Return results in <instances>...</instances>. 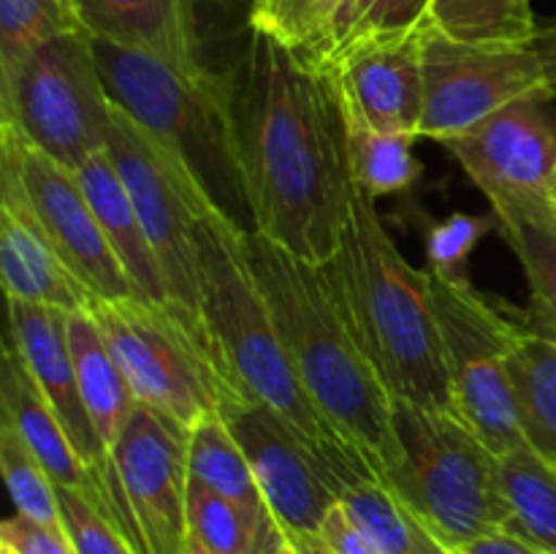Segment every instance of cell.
Returning a JSON list of instances; mask_svg holds the SVG:
<instances>
[{"label": "cell", "instance_id": "cell-1", "mask_svg": "<svg viewBox=\"0 0 556 554\" xmlns=\"http://www.w3.org/2000/svg\"><path fill=\"white\" fill-rule=\"evenodd\" d=\"M228 76L253 231L309 264H329L356 190L334 74L326 60L250 27Z\"/></svg>", "mask_w": 556, "mask_h": 554}, {"label": "cell", "instance_id": "cell-2", "mask_svg": "<svg viewBox=\"0 0 556 554\" xmlns=\"http://www.w3.org/2000/svg\"><path fill=\"white\" fill-rule=\"evenodd\" d=\"M250 261L299 383L331 432L380 481L396 459L394 396L364 353L331 264H309L261 234Z\"/></svg>", "mask_w": 556, "mask_h": 554}, {"label": "cell", "instance_id": "cell-3", "mask_svg": "<svg viewBox=\"0 0 556 554\" xmlns=\"http://www.w3.org/2000/svg\"><path fill=\"white\" fill-rule=\"evenodd\" d=\"M329 264L353 331L391 396L454 411L429 272L402 255L362 188L353 190L342 248Z\"/></svg>", "mask_w": 556, "mask_h": 554}, {"label": "cell", "instance_id": "cell-4", "mask_svg": "<svg viewBox=\"0 0 556 554\" xmlns=\"http://www.w3.org/2000/svg\"><path fill=\"white\" fill-rule=\"evenodd\" d=\"M248 234L220 210L199 226L201 307L223 375L244 394L280 413L324 459L348 478H378L320 418L299 383L269 302L250 261Z\"/></svg>", "mask_w": 556, "mask_h": 554}, {"label": "cell", "instance_id": "cell-5", "mask_svg": "<svg viewBox=\"0 0 556 554\" xmlns=\"http://www.w3.org/2000/svg\"><path fill=\"white\" fill-rule=\"evenodd\" d=\"M92 49L109 98L193 174L228 221L253 231L231 76L177 68L98 38Z\"/></svg>", "mask_w": 556, "mask_h": 554}, {"label": "cell", "instance_id": "cell-6", "mask_svg": "<svg viewBox=\"0 0 556 554\" xmlns=\"http://www.w3.org/2000/svg\"><path fill=\"white\" fill-rule=\"evenodd\" d=\"M394 432L396 459L386 483L451 549L505 530L500 456L459 413L394 400Z\"/></svg>", "mask_w": 556, "mask_h": 554}, {"label": "cell", "instance_id": "cell-7", "mask_svg": "<svg viewBox=\"0 0 556 554\" xmlns=\"http://www.w3.org/2000/svg\"><path fill=\"white\" fill-rule=\"evenodd\" d=\"M106 150L161 261L179 320L215 356L201 307L199 226L201 217L217 206L195 182L193 174L117 103L112 109V134Z\"/></svg>", "mask_w": 556, "mask_h": 554}, {"label": "cell", "instance_id": "cell-8", "mask_svg": "<svg viewBox=\"0 0 556 554\" xmlns=\"http://www.w3.org/2000/svg\"><path fill=\"white\" fill-rule=\"evenodd\" d=\"M112 109L87 30L43 43L0 79V123L71 172L106 152Z\"/></svg>", "mask_w": 556, "mask_h": 554}, {"label": "cell", "instance_id": "cell-9", "mask_svg": "<svg viewBox=\"0 0 556 554\" xmlns=\"http://www.w3.org/2000/svg\"><path fill=\"white\" fill-rule=\"evenodd\" d=\"M429 280L454 411L494 454H508L525 443L508 362L527 320L478 291L472 280L438 275H429Z\"/></svg>", "mask_w": 556, "mask_h": 554}, {"label": "cell", "instance_id": "cell-10", "mask_svg": "<svg viewBox=\"0 0 556 554\" xmlns=\"http://www.w3.org/2000/svg\"><path fill=\"white\" fill-rule=\"evenodd\" d=\"M87 307L96 315L134 400L188 432L201 416L217 411L223 391L237 389L223 378L215 356L168 310L139 297L114 302L92 299Z\"/></svg>", "mask_w": 556, "mask_h": 554}, {"label": "cell", "instance_id": "cell-11", "mask_svg": "<svg viewBox=\"0 0 556 554\" xmlns=\"http://www.w3.org/2000/svg\"><path fill=\"white\" fill-rule=\"evenodd\" d=\"M0 179L20 190L33 221L92 299L136 297L117 253L109 244L79 174L33 147L9 123H0Z\"/></svg>", "mask_w": 556, "mask_h": 554}, {"label": "cell", "instance_id": "cell-12", "mask_svg": "<svg viewBox=\"0 0 556 554\" xmlns=\"http://www.w3.org/2000/svg\"><path fill=\"white\" fill-rule=\"evenodd\" d=\"M546 87L532 43H467L424 27V117L418 139L467 134L516 98Z\"/></svg>", "mask_w": 556, "mask_h": 554}, {"label": "cell", "instance_id": "cell-13", "mask_svg": "<svg viewBox=\"0 0 556 554\" xmlns=\"http://www.w3.org/2000/svg\"><path fill=\"white\" fill-rule=\"evenodd\" d=\"M65 320H68L65 310L9 299L11 342L25 358L33 380L43 391L52 411L58 413L71 445H74L76 456L85 467V498L128 538L136 552L144 554V543H141L134 514H130L123 487H119L117 470H114L112 451L103 443L101 432H98L96 421H92L90 411L81 400Z\"/></svg>", "mask_w": 556, "mask_h": 554}, {"label": "cell", "instance_id": "cell-14", "mask_svg": "<svg viewBox=\"0 0 556 554\" xmlns=\"http://www.w3.org/2000/svg\"><path fill=\"white\" fill-rule=\"evenodd\" d=\"M217 411L242 445L266 508L286 532L318 536L331 505L353 478L318 454L280 413L239 389H226Z\"/></svg>", "mask_w": 556, "mask_h": 554}, {"label": "cell", "instance_id": "cell-15", "mask_svg": "<svg viewBox=\"0 0 556 554\" xmlns=\"http://www.w3.org/2000/svg\"><path fill=\"white\" fill-rule=\"evenodd\" d=\"M112 459L144 554H182L188 541V429L136 402L114 440Z\"/></svg>", "mask_w": 556, "mask_h": 554}, {"label": "cell", "instance_id": "cell-16", "mask_svg": "<svg viewBox=\"0 0 556 554\" xmlns=\"http://www.w3.org/2000/svg\"><path fill=\"white\" fill-rule=\"evenodd\" d=\"M445 147L489 204L546 193L556 172L554 96L541 87L516 98Z\"/></svg>", "mask_w": 556, "mask_h": 554}, {"label": "cell", "instance_id": "cell-17", "mask_svg": "<svg viewBox=\"0 0 556 554\" xmlns=\"http://www.w3.org/2000/svg\"><path fill=\"white\" fill-rule=\"evenodd\" d=\"M424 27L372 33L331 49L326 65L348 123L418 139L424 117Z\"/></svg>", "mask_w": 556, "mask_h": 554}, {"label": "cell", "instance_id": "cell-18", "mask_svg": "<svg viewBox=\"0 0 556 554\" xmlns=\"http://www.w3.org/2000/svg\"><path fill=\"white\" fill-rule=\"evenodd\" d=\"M0 280L5 297L14 302L65 313L90 304V293L33 221L20 190L9 179H0Z\"/></svg>", "mask_w": 556, "mask_h": 554}, {"label": "cell", "instance_id": "cell-19", "mask_svg": "<svg viewBox=\"0 0 556 554\" xmlns=\"http://www.w3.org/2000/svg\"><path fill=\"white\" fill-rule=\"evenodd\" d=\"M98 41L134 49L177 68H201L195 0H74Z\"/></svg>", "mask_w": 556, "mask_h": 554}, {"label": "cell", "instance_id": "cell-20", "mask_svg": "<svg viewBox=\"0 0 556 554\" xmlns=\"http://www.w3.org/2000/svg\"><path fill=\"white\" fill-rule=\"evenodd\" d=\"M76 174H79L87 201L96 210L98 223H101L112 250L117 253L136 297L141 302L157 304V307L177 315L174 299L168 293V282L163 277L161 261H157L155 250H152L150 239H147L144 226H141L139 215H136L134 201H130L128 190H125L123 179H119L117 166H114L109 150L92 155Z\"/></svg>", "mask_w": 556, "mask_h": 554}, {"label": "cell", "instance_id": "cell-21", "mask_svg": "<svg viewBox=\"0 0 556 554\" xmlns=\"http://www.w3.org/2000/svg\"><path fill=\"white\" fill-rule=\"evenodd\" d=\"M494 226L514 248L530 286L527 326L556 340V206L546 193L492 204Z\"/></svg>", "mask_w": 556, "mask_h": 554}, {"label": "cell", "instance_id": "cell-22", "mask_svg": "<svg viewBox=\"0 0 556 554\" xmlns=\"http://www.w3.org/2000/svg\"><path fill=\"white\" fill-rule=\"evenodd\" d=\"M0 405H3V421H9L20 432V438L30 445L52 481L58 487H76L85 492V467H81L58 413L38 389L25 358L20 356L11 340L5 342L3 367H0Z\"/></svg>", "mask_w": 556, "mask_h": 554}, {"label": "cell", "instance_id": "cell-23", "mask_svg": "<svg viewBox=\"0 0 556 554\" xmlns=\"http://www.w3.org/2000/svg\"><path fill=\"white\" fill-rule=\"evenodd\" d=\"M65 331H68V345L71 356H74L81 400H85L103 443L112 451L119 429L125 427L130 411L136 407V400L90 307L68 313Z\"/></svg>", "mask_w": 556, "mask_h": 554}, {"label": "cell", "instance_id": "cell-24", "mask_svg": "<svg viewBox=\"0 0 556 554\" xmlns=\"http://www.w3.org/2000/svg\"><path fill=\"white\" fill-rule=\"evenodd\" d=\"M508 369L525 443L556 465V340L525 324Z\"/></svg>", "mask_w": 556, "mask_h": 554}, {"label": "cell", "instance_id": "cell-25", "mask_svg": "<svg viewBox=\"0 0 556 554\" xmlns=\"http://www.w3.org/2000/svg\"><path fill=\"white\" fill-rule=\"evenodd\" d=\"M500 489L508 505L505 530L556 554V465L527 443L500 456Z\"/></svg>", "mask_w": 556, "mask_h": 554}, {"label": "cell", "instance_id": "cell-26", "mask_svg": "<svg viewBox=\"0 0 556 554\" xmlns=\"http://www.w3.org/2000/svg\"><path fill=\"white\" fill-rule=\"evenodd\" d=\"M340 505L383 554H454V549L380 478L348 483Z\"/></svg>", "mask_w": 556, "mask_h": 554}, {"label": "cell", "instance_id": "cell-27", "mask_svg": "<svg viewBox=\"0 0 556 554\" xmlns=\"http://www.w3.org/2000/svg\"><path fill=\"white\" fill-rule=\"evenodd\" d=\"M188 473L190 481L212 489L228 500L250 505V508H266L250 462L242 445L228 429L220 411L201 416L188 432Z\"/></svg>", "mask_w": 556, "mask_h": 554}, {"label": "cell", "instance_id": "cell-28", "mask_svg": "<svg viewBox=\"0 0 556 554\" xmlns=\"http://www.w3.org/2000/svg\"><path fill=\"white\" fill-rule=\"evenodd\" d=\"M275 525L277 521L269 508H250L190 481L188 532L215 552L261 554Z\"/></svg>", "mask_w": 556, "mask_h": 554}, {"label": "cell", "instance_id": "cell-29", "mask_svg": "<svg viewBox=\"0 0 556 554\" xmlns=\"http://www.w3.org/2000/svg\"><path fill=\"white\" fill-rule=\"evenodd\" d=\"M429 25L467 43H532L538 33L530 0H434Z\"/></svg>", "mask_w": 556, "mask_h": 554}, {"label": "cell", "instance_id": "cell-30", "mask_svg": "<svg viewBox=\"0 0 556 554\" xmlns=\"http://www.w3.org/2000/svg\"><path fill=\"white\" fill-rule=\"evenodd\" d=\"M71 33H85L74 0H0V79L43 43Z\"/></svg>", "mask_w": 556, "mask_h": 554}, {"label": "cell", "instance_id": "cell-31", "mask_svg": "<svg viewBox=\"0 0 556 554\" xmlns=\"http://www.w3.org/2000/svg\"><path fill=\"white\" fill-rule=\"evenodd\" d=\"M413 141L416 136L348 123V161L353 185L372 199L410 188L421 174V163L413 155Z\"/></svg>", "mask_w": 556, "mask_h": 554}, {"label": "cell", "instance_id": "cell-32", "mask_svg": "<svg viewBox=\"0 0 556 554\" xmlns=\"http://www.w3.org/2000/svg\"><path fill=\"white\" fill-rule=\"evenodd\" d=\"M340 5L342 0H253L250 27L320 60L334 43Z\"/></svg>", "mask_w": 556, "mask_h": 554}, {"label": "cell", "instance_id": "cell-33", "mask_svg": "<svg viewBox=\"0 0 556 554\" xmlns=\"http://www.w3.org/2000/svg\"><path fill=\"white\" fill-rule=\"evenodd\" d=\"M0 470H3L16 514L68 536L60 516L58 483L9 421L0 424Z\"/></svg>", "mask_w": 556, "mask_h": 554}, {"label": "cell", "instance_id": "cell-34", "mask_svg": "<svg viewBox=\"0 0 556 554\" xmlns=\"http://www.w3.org/2000/svg\"><path fill=\"white\" fill-rule=\"evenodd\" d=\"M432 3L434 0H342L331 49L372 33H396L424 25Z\"/></svg>", "mask_w": 556, "mask_h": 554}, {"label": "cell", "instance_id": "cell-35", "mask_svg": "<svg viewBox=\"0 0 556 554\" xmlns=\"http://www.w3.org/2000/svg\"><path fill=\"white\" fill-rule=\"evenodd\" d=\"M494 226V217L454 212L445 221L434 223L427 231V272L448 280H470V253L483 234Z\"/></svg>", "mask_w": 556, "mask_h": 554}, {"label": "cell", "instance_id": "cell-36", "mask_svg": "<svg viewBox=\"0 0 556 554\" xmlns=\"http://www.w3.org/2000/svg\"><path fill=\"white\" fill-rule=\"evenodd\" d=\"M60 516L76 554H139L76 487H58Z\"/></svg>", "mask_w": 556, "mask_h": 554}, {"label": "cell", "instance_id": "cell-37", "mask_svg": "<svg viewBox=\"0 0 556 554\" xmlns=\"http://www.w3.org/2000/svg\"><path fill=\"white\" fill-rule=\"evenodd\" d=\"M0 546L14 554H76L68 536L36 525L27 516L14 514L0 525Z\"/></svg>", "mask_w": 556, "mask_h": 554}, {"label": "cell", "instance_id": "cell-38", "mask_svg": "<svg viewBox=\"0 0 556 554\" xmlns=\"http://www.w3.org/2000/svg\"><path fill=\"white\" fill-rule=\"evenodd\" d=\"M318 538L329 546L331 554H383L340 503L331 505L324 525H320Z\"/></svg>", "mask_w": 556, "mask_h": 554}, {"label": "cell", "instance_id": "cell-39", "mask_svg": "<svg viewBox=\"0 0 556 554\" xmlns=\"http://www.w3.org/2000/svg\"><path fill=\"white\" fill-rule=\"evenodd\" d=\"M454 554H546L541 549H535L532 543L521 541L519 536L508 530L489 532V536L472 538V541L462 543L454 549Z\"/></svg>", "mask_w": 556, "mask_h": 554}, {"label": "cell", "instance_id": "cell-40", "mask_svg": "<svg viewBox=\"0 0 556 554\" xmlns=\"http://www.w3.org/2000/svg\"><path fill=\"white\" fill-rule=\"evenodd\" d=\"M532 49L538 54V63H541L546 90L552 92L556 101V16L548 20L546 25H538L535 38H532Z\"/></svg>", "mask_w": 556, "mask_h": 554}, {"label": "cell", "instance_id": "cell-41", "mask_svg": "<svg viewBox=\"0 0 556 554\" xmlns=\"http://www.w3.org/2000/svg\"><path fill=\"white\" fill-rule=\"evenodd\" d=\"M261 554H299V549L296 543H293V538L288 536L280 525H275L271 527L269 538H266L264 549H261Z\"/></svg>", "mask_w": 556, "mask_h": 554}, {"label": "cell", "instance_id": "cell-42", "mask_svg": "<svg viewBox=\"0 0 556 554\" xmlns=\"http://www.w3.org/2000/svg\"><path fill=\"white\" fill-rule=\"evenodd\" d=\"M288 536L296 543L299 554H331L329 546L318 536H313V532H288Z\"/></svg>", "mask_w": 556, "mask_h": 554}, {"label": "cell", "instance_id": "cell-43", "mask_svg": "<svg viewBox=\"0 0 556 554\" xmlns=\"http://www.w3.org/2000/svg\"><path fill=\"white\" fill-rule=\"evenodd\" d=\"M182 554H220V552H215V549H210L206 543H201L199 538L190 536V532H188V541H185Z\"/></svg>", "mask_w": 556, "mask_h": 554}, {"label": "cell", "instance_id": "cell-44", "mask_svg": "<svg viewBox=\"0 0 556 554\" xmlns=\"http://www.w3.org/2000/svg\"><path fill=\"white\" fill-rule=\"evenodd\" d=\"M546 196H548V199L554 201V206H556V172H554L552 182H548V190H546Z\"/></svg>", "mask_w": 556, "mask_h": 554}, {"label": "cell", "instance_id": "cell-45", "mask_svg": "<svg viewBox=\"0 0 556 554\" xmlns=\"http://www.w3.org/2000/svg\"><path fill=\"white\" fill-rule=\"evenodd\" d=\"M0 554H14V552H11V549H5V546H0Z\"/></svg>", "mask_w": 556, "mask_h": 554}]
</instances>
